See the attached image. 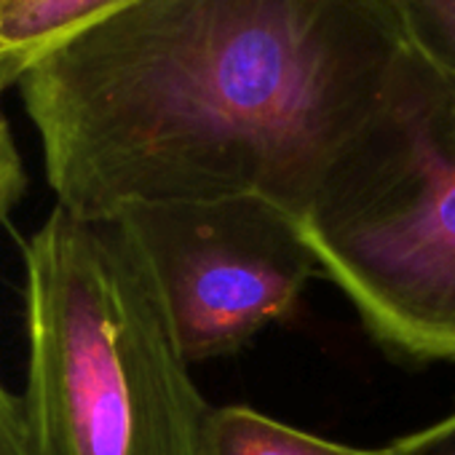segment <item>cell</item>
Instances as JSON below:
<instances>
[{
    "mask_svg": "<svg viewBox=\"0 0 455 455\" xmlns=\"http://www.w3.org/2000/svg\"><path fill=\"white\" fill-rule=\"evenodd\" d=\"M420 73L394 0H134L17 92L78 217L263 198L300 220Z\"/></svg>",
    "mask_w": 455,
    "mask_h": 455,
    "instance_id": "obj_1",
    "label": "cell"
},
{
    "mask_svg": "<svg viewBox=\"0 0 455 455\" xmlns=\"http://www.w3.org/2000/svg\"><path fill=\"white\" fill-rule=\"evenodd\" d=\"M22 266L28 455H204L212 407L129 228L54 206Z\"/></svg>",
    "mask_w": 455,
    "mask_h": 455,
    "instance_id": "obj_2",
    "label": "cell"
},
{
    "mask_svg": "<svg viewBox=\"0 0 455 455\" xmlns=\"http://www.w3.org/2000/svg\"><path fill=\"white\" fill-rule=\"evenodd\" d=\"M298 228L388 354L455 362V105L426 65Z\"/></svg>",
    "mask_w": 455,
    "mask_h": 455,
    "instance_id": "obj_3",
    "label": "cell"
},
{
    "mask_svg": "<svg viewBox=\"0 0 455 455\" xmlns=\"http://www.w3.org/2000/svg\"><path fill=\"white\" fill-rule=\"evenodd\" d=\"M142 250L190 364L287 319L319 266L298 220L263 198L145 204L116 214Z\"/></svg>",
    "mask_w": 455,
    "mask_h": 455,
    "instance_id": "obj_4",
    "label": "cell"
},
{
    "mask_svg": "<svg viewBox=\"0 0 455 455\" xmlns=\"http://www.w3.org/2000/svg\"><path fill=\"white\" fill-rule=\"evenodd\" d=\"M134 0H0V89L46 52Z\"/></svg>",
    "mask_w": 455,
    "mask_h": 455,
    "instance_id": "obj_5",
    "label": "cell"
},
{
    "mask_svg": "<svg viewBox=\"0 0 455 455\" xmlns=\"http://www.w3.org/2000/svg\"><path fill=\"white\" fill-rule=\"evenodd\" d=\"M204 455H391V450L340 444L247 404H228L212 407L206 418Z\"/></svg>",
    "mask_w": 455,
    "mask_h": 455,
    "instance_id": "obj_6",
    "label": "cell"
},
{
    "mask_svg": "<svg viewBox=\"0 0 455 455\" xmlns=\"http://www.w3.org/2000/svg\"><path fill=\"white\" fill-rule=\"evenodd\" d=\"M412 52L455 105V0H394Z\"/></svg>",
    "mask_w": 455,
    "mask_h": 455,
    "instance_id": "obj_7",
    "label": "cell"
},
{
    "mask_svg": "<svg viewBox=\"0 0 455 455\" xmlns=\"http://www.w3.org/2000/svg\"><path fill=\"white\" fill-rule=\"evenodd\" d=\"M25 190H28L25 158L20 153L6 113L0 110V225L9 220L14 206L22 201Z\"/></svg>",
    "mask_w": 455,
    "mask_h": 455,
    "instance_id": "obj_8",
    "label": "cell"
},
{
    "mask_svg": "<svg viewBox=\"0 0 455 455\" xmlns=\"http://www.w3.org/2000/svg\"><path fill=\"white\" fill-rule=\"evenodd\" d=\"M391 455H455V410L436 423L388 444Z\"/></svg>",
    "mask_w": 455,
    "mask_h": 455,
    "instance_id": "obj_9",
    "label": "cell"
},
{
    "mask_svg": "<svg viewBox=\"0 0 455 455\" xmlns=\"http://www.w3.org/2000/svg\"><path fill=\"white\" fill-rule=\"evenodd\" d=\"M0 455H28L22 399L0 380Z\"/></svg>",
    "mask_w": 455,
    "mask_h": 455,
    "instance_id": "obj_10",
    "label": "cell"
}]
</instances>
